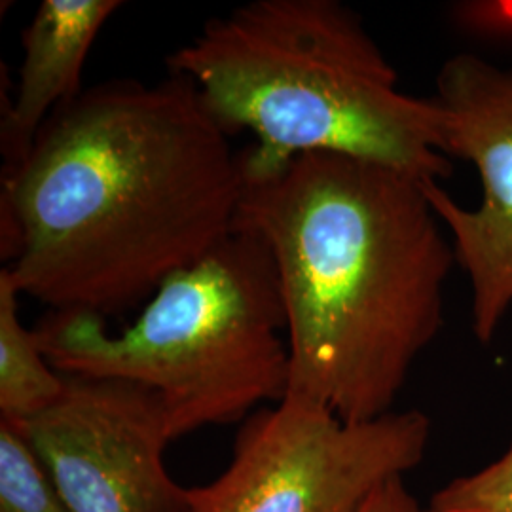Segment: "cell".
I'll use <instances>...</instances> for the list:
<instances>
[{"mask_svg": "<svg viewBox=\"0 0 512 512\" xmlns=\"http://www.w3.org/2000/svg\"><path fill=\"white\" fill-rule=\"evenodd\" d=\"M73 512H192L165 467L162 399L120 380L65 376L61 399L18 423Z\"/></svg>", "mask_w": 512, "mask_h": 512, "instance_id": "cell-7", "label": "cell"}, {"mask_svg": "<svg viewBox=\"0 0 512 512\" xmlns=\"http://www.w3.org/2000/svg\"><path fill=\"white\" fill-rule=\"evenodd\" d=\"M120 6L118 0L40 2L21 35L16 97L2 116L0 148L6 171L25 160L55 110L84 92V63L99 31Z\"/></svg>", "mask_w": 512, "mask_h": 512, "instance_id": "cell-8", "label": "cell"}, {"mask_svg": "<svg viewBox=\"0 0 512 512\" xmlns=\"http://www.w3.org/2000/svg\"><path fill=\"white\" fill-rule=\"evenodd\" d=\"M230 135L247 129L249 164L300 154L359 158L421 181L452 177L429 97L399 76L363 19L340 0H253L209 19L167 57Z\"/></svg>", "mask_w": 512, "mask_h": 512, "instance_id": "cell-3", "label": "cell"}, {"mask_svg": "<svg viewBox=\"0 0 512 512\" xmlns=\"http://www.w3.org/2000/svg\"><path fill=\"white\" fill-rule=\"evenodd\" d=\"M0 512H73L18 423L0 420Z\"/></svg>", "mask_w": 512, "mask_h": 512, "instance_id": "cell-10", "label": "cell"}, {"mask_svg": "<svg viewBox=\"0 0 512 512\" xmlns=\"http://www.w3.org/2000/svg\"><path fill=\"white\" fill-rule=\"evenodd\" d=\"M18 287L6 266L0 270V420H33L54 406L65 391L57 372L38 346L35 330L19 321Z\"/></svg>", "mask_w": 512, "mask_h": 512, "instance_id": "cell-9", "label": "cell"}, {"mask_svg": "<svg viewBox=\"0 0 512 512\" xmlns=\"http://www.w3.org/2000/svg\"><path fill=\"white\" fill-rule=\"evenodd\" d=\"M359 512H425L406 488L403 476L391 478L366 499Z\"/></svg>", "mask_w": 512, "mask_h": 512, "instance_id": "cell-13", "label": "cell"}, {"mask_svg": "<svg viewBox=\"0 0 512 512\" xmlns=\"http://www.w3.org/2000/svg\"><path fill=\"white\" fill-rule=\"evenodd\" d=\"M236 232L274 260L287 317L293 397L349 423L393 412L444 325L458 266L423 181L336 154L283 164L243 158Z\"/></svg>", "mask_w": 512, "mask_h": 512, "instance_id": "cell-2", "label": "cell"}, {"mask_svg": "<svg viewBox=\"0 0 512 512\" xmlns=\"http://www.w3.org/2000/svg\"><path fill=\"white\" fill-rule=\"evenodd\" d=\"M33 330L63 376L154 391L173 440L249 418L258 404L281 403L289 393L287 317L274 260L243 232L169 277L120 334L84 310H52Z\"/></svg>", "mask_w": 512, "mask_h": 512, "instance_id": "cell-4", "label": "cell"}, {"mask_svg": "<svg viewBox=\"0 0 512 512\" xmlns=\"http://www.w3.org/2000/svg\"><path fill=\"white\" fill-rule=\"evenodd\" d=\"M459 31L492 42H512V0H465L450 8Z\"/></svg>", "mask_w": 512, "mask_h": 512, "instance_id": "cell-12", "label": "cell"}, {"mask_svg": "<svg viewBox=\"0 0 512 512\" xmlns=\"http://www.w3.org/2000/svg\"><path fill=\"white\" fill-rule=\"evenodd\" d=\"M429 99L440 154L473 165L480 181L476 207H463L439 181H423V190L471 281L476 340L490 344L512 308V65L452 55Z\"/></svg>", "mask_w": 512, "mask_h": 512, "instance_id": "cell-6", "label": "cell"}, {"mask_svg": "<svg viewBox=\"0 0 512 512\" xmlns=\"http://www.w3.org/2000/svg\"><path fill=\"white\" fill-rule=\"evenodd\" d=\"M425 512H427V509H425Z\"/></svg>", "mask_w": 512, "mask_h": 512, "instance_id": "cell-14", "label": "cell"}, {"mask_svg": "<svg viewBox=\"0 0 512 512\" xmlns=\"http://www.w3.org/2000/svg\"><path fill=\"white\" fill-rule=\"evenodd\" d=\"M431 420L420 410L349 423L287 395L251 414L226 471L190 488L192 512H359L391 478L425 458Z\"/></svg>", "mask_w": 512, "mask_h": 512, "instance_id": "cell-5", "label": "cell"}, {"mask_svg": "<svg viewBox=\"0 0 512 512\" xmlns=\"http://www.w3.org/2000/svg\"><path fill=\"white\" fill-rule=\"evenodd\" d=\"M427 512H512V442L484 469L440 488Z\"/></svg>", "mask_w": 512, "mask_h": 512, "instance_id": "cell-11", "label": "cell"}, {"mask_svg": "<svg viewBox=\"0 0 512 512\" xmlns=\"http://www.w3.org/2000/svg\"><path fill=\"white\" fill-rule=\"evenodd\" d=\"M181 74L110 80L55 110L2 179V258L21 294L107 317L236 232L241 152Z\"/></svg>", "mask_w": 512, "mask_h": 512, "instance_id": "cell-1", "label": "cell"}]
</instances>
